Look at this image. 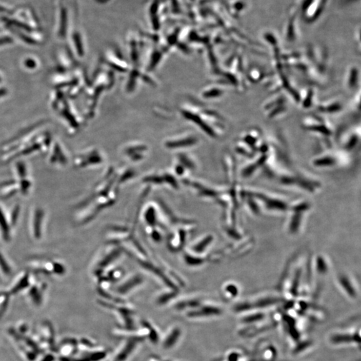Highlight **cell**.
I'll return each mask as SVG.
<instances>
[{
  "instance_id": "obj_9",
  "label": "cell",
  "mask_w": 361,
  "mask_h": 361,
  "mask_svg": "<svg viewBox=\"0 0 361 361\" xmlns=\"http://www.w3.org/2000/svg\"><path fill=\"white\" fill-rule=\"evenodd\" d=\"M0 268L2 270L3 273L6 274V275H9V274H11V272H12L10 267L9 266L6 261H5L4 258L1 255V253H0Z\"/></svg>"
},
{
  "instance_id": "obj_1",
  "label": "cell",
  "mask_w": 361,
  "mask_h": 361,
  "mask_svg": "<svg viewBox=\"0 0 361 361\" xmlns=\"http://www.w3.org/2000/svg\"><path fill=\"white\" fill-rule=\"evenodd\" d=\"M56 36L58 39L64 40L67 39L68 34V10L63 3L60 5L56 18Z\"/></svg>"
},
{
  "instance_id": "obj_10",
  "label": "cell",
  "mask_w": 361,
  "mask_h": 361,
  "mask_svg": "<svg viewBox=\"0 0 361 361\" xmlns=\"http://www.w3.org/2000/svg\"><path fill=\"white\" fill-rule=\"evenodd\" d=\"M30 295L31 296L34 304H40L41 303V296L40 295L39 291L36 288H33L30 290Z\"/></svg>"
},
{
  "instance_id": "obj_2",
  "label": "cell",
  "mask_w": 361,
  "mask_h": 361,
  "mask_svg": "<svg viewBox=\"0 0 361 361\" xmlns=\"http://www.w3.org/2000/svg\"><path fill=\"white\" fill-rule=\"evenodd\" d=\"M48 151H50V162L51 163L60 164L61 165L67 164V155L62 142L53 139Z\"/></svg>"
},
{
  "instance_id": "obj_5",
  "label": "cell",
  "mask_w": 361,
  "mask_h": 361,
  "mask_svg": "<svg viewBox=\"0 0 361 361\" xmlns=\"http://www.w3.org/2000/svg\"><path fill=\"white\" fill-rule=\"evenodd\" d=\"M15 44V39L13 34L4 32L0 33V49Z\"/></svg>"
},
{
  "instance_id": "obj_12",
  "label": "cell",
  "mask_w": 361,
  "mask_h": 361,
  "mask_svg": "<svg viewBox=\"0 0 361 361\" xmlns=\"http://www.w3.org/2000/svg\"><path fill=\"white\" fill-rule=\"evenodd\" d=\"M54 270L55 271L56 273L60 274H63L65 272L64 267L59 263L54 264Z\"/></svg>"
},
{
  "instance_id": "obj_8",
  "label": "cell",
  "mask_w": 361,
  "mask_h": 361,
  "mask_svg": "<svg viewBox=\"0 0 361 361\" xmlns=\"http://www.w3.org/2000/svg\"><path fill=\"white\" fill-rule=\"evenodd\" d=\"M16 169L17 171L18 176L21 179V180H25V178L27 175V169L26 165L25 162L20 160L19 162H17L16 164Z\"/></svg>"
},
{
  "instance_id": "obj_6",
  "label": "cell",
  "mask_w": 361,
  "mask_h": 361,
  "mask_svg": "<svg viewBox=\"0 0 361 361\" xmlns=\"http://www.w3.org/2000/svg\"><path fill=\"white\" fill-rule=\"evenodd\" d=\"M0 228H1V232H2L4 239L9 240L10 239V227H9L6 219H5L4 215H3L1 209H0Z\"/></svg>"
},
{
  "instance_id": "obj_11",
  "label": "cell",
  "mask_w": 361,
  "mask_h": 361,
  "mask_svg": "<svg viewBox=\"0 0 361 361\" xmlns=\"http://www.w3.org/2000/svg\"><path fill=\"white\" fill-rule=\"evenodd\" d=\"M20 214V207L17 205L14 209L13 212L12 214V224L14 225L16 223V221L18 220V217Z\"/></svg>"
},
{
  "instance_id": "obj_4",
  "label": "cell",
  "mask_w": 361,
  "mask_h": 361,
  "mask_svg": "<svg viewBox=\"0 0 361 361\" xmlns=\"http://www.w3.org/2000/svg\"><path fill=\"white\" fill-rule=\"evenodd\" d=\"M43 216H44V213H43L41 209H37L36 211L34 220V236L37 239H39L41 237V223H42Z\"/></svg>"
},
{
  "instance_id": "obj_3",
  "label": "cell",
  "mask_w": 361,
  "mask_h": 361,
  "mask_svg": "<svg viewBox=\"0 0 361 361\" xmlns=\"http://www.w3.org/2000/svg\"><path fill=\"white\" fill-rule=\"evenodd\" d=\"M21 66L27 71L34 72L39 69L40 66V62L34 56H26L21 60Z\"/></svg>"
},
{
  "instance_id": "obj_7",
  "label": "cell",
  "mask_w": 361,
  "mask_h": 361,
  "mask_svg": "<svg viewBox=\"0 0 361 361\" xmlns=\"http://www.w3.org/2000/svg\"><path fill=\"white\" fill-rule=\"evenodd\" d=\"M29 285L28 282V276H23L22 279L16 285L15 287L12 290H11V293L16 294L20 290H23V288H26Z\"/></svg>"
}]
</instances>
